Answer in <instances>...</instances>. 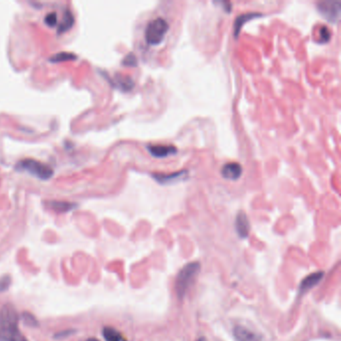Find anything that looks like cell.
<instances>
[{
    "label": "cell",
    "mask_w": 341,
    "mask_h": 341,
    "mask_svg": "<svg viewBox=\"0 0 341 341\" xmlns=\"http://www.w3.org/2000/svg\"><path fill=\"white\" fill-rule=\"evenodd\" d=\"M16 169L27 171L31 175L42 180L49 179L53 175V169L49 165L35 159L21 160L16 164Z\"/></svg>",
    "instance_id": "277c9868"
},
{
    "label": "cell",
    "mask_w": 341,
    "mask_h": 341,
    "mask_svg": "<svg viewBox=\"0 0 341 341\" xmlns=\"http://www.w3.org/2000/svg\"><path fill=\"white\" fill-rule=\"evenodd\" d=\"M235 229L240 238H246L250 231V222L247 215L240 211L235 218Z\"/></svg>",
    "instance_id": "ba28073f"
},
{
    "label": "cell",
    "mask_w": 341,
    "mask_h": 341,
    "mask_svg": "<svg viewBox=\"0 0 341 341\" xmlns=\"http://www.w3.org/2000/svg\"><path fill=\"white\" fill-rule=\"evenodd\" d=\"M331 38V31L327 26H321L318 30V38L317 41L319 43L328 42Z\"/></svg>",
    "instance_id": "ac0fdd59"
},
{
    "label": "cell",
    "mask_w": 341,
    "mask_h": 341,
    "mask_svg": "<svg viewBox=\"0 0 341 341\" xmlns=\"http://www.w3.org/2000/svg\"><path fill=\"white\" fill-rule=\"evenodd\" d=\"M169 30V24L163 17L150 20L145 28V40L150 45L160 44Z\"/></svg>",
    "instance_id": "3957f363"
},
{
    "label": "cell",
    "mask_w": 341,
    "mask_h": 341,
    "mask_svg": "<svg viewBox=\"0 0 341 341\" xmlns=\"http://www.w3.org/2000/svg\"><path fill=\"white\" fill-rule=\"evenodd\" d=\"M147 149L149 153L156 158H164L177 152V148L173 145H163V144H155L148 145Z\"/></svg>",
    "instance_id": "9c48e42d"
},
{
    "label": "cell",
    "mask_w": 341,
    "mask_h": 341,
    "mask_svg": "<svg viewBox=\"0 0 341 341\" xmlns=\"http://www.w3.org/2000/svg\"><path fill=\"white\" fill-rule=\"evenodd\" d=\"M233 335L236 341H262L260 335L241 325L234 327Z\"/></svg>",
    "instance_id": "30bf717a"
},
{
    "label": "cell",
    "mask_w": 341,
    "mask_h": 341,
    "mask_svg": "<svg viewBox=\"0 0 341 341\" xmlns=\"http://www.w3.org/2000/svg\"><path fill=\"white\" fill-rule=\"evenodd\" d=\"M113 86L122 91H129L133 88L134 82L131 77L122 74H116L114 77Z\"/></svg>",
    "instance_id": "4fadbf2b"
},
{
    "label": "cell",
    "mask_w": 341,
    "mask_h": 341,
    "mask_svg": "<svg viewBox=\"0 0 341 341\" xmlns=\"http://www.w3.org/2000/svg\"><path fill=\"white\" fill-rule=\"evenodd\" d=\"M197 341H208V340H207V339H206L205 337H200V338H199V339H198V340Z\"/></svg>",
    "instance_id": "603a6c76"
},
{
    "label": "cell",
    "mask_w": 341,
    "mask_h": 341,
    "mask_svg": "<svg viewBox=\"0 0 341 341\" xmlns=\"http://www.w3.org/2000/svg\"><path fill=\"white\" fill-rule=\"evenodd\" d=\"M19 316L15 307L7 303L0 309V341H28L18 324Z\"/></svg>",
    "instance_id": "6da1fadb"
},
{
    "label": "cell",
    "mask_w": 341,
    "mask_h": 341,
    "mask_svg": "<svg viewBox=\"0 0 341 341\" xmlns=\"http://www.w3.org/2000/svg\"><path fill=\"white\" fill-rule=\"evenodd\" d=\"M86 341H99L98 339H96V338H89V339H87Z\"/></svg>",
    "instance_id": "cb8c5ba5"
},
{
    "label": "cell",
    "mask_w": 341,
    "mask_h": 341,
    "mask_svg": "<svg viewBox=\"0 0 341 341\" xmlns=\"http://www.w3.org/2000/svg\"><path fill=\"white\" fill-rule=\"evenodd\" d=\"M260 16H261V14L260 13H256V12H249V13H245V14H242V15L238 16L236 18V20H235V23H234V36L238 37V35L240 33V30H241V28H242L244 23L248 22L251 19L260 17Z\"/></svg>",
    "instance_id": "7c38bea8"
},
{
    "label": "cell",
    "mask_w": 341,
    "mask_h": 341,
    "mask_svg": "<svg viewBox=\"0 0 341 341\" xmlns=\"http://www.w3.org/2000/svg\"><path fill=\"white\" fill-rule=\"evenodd\" d=\"M73 23H74L73 14L71 13L70 10H66V12L63 16V19L61 20L60 24L58 25V28H57L58 33H63V32L68 31L73 26Z\"/></svg>",
    "instance_id": "5bb4252c"
},
{
    "label": "cell",
    "mask_w": 341,
    "mask_h": 341,
    "mask_svg": "<svg viewBox=\"0 0 341 341\" xmlns=\"http://www.w3.org/2000/svg\"><path fill=\"white\" fill-rule=\"evenodd\" d=\"M49 207L57 212H66L71 210L74 207L73 203L65 201H51L48 203Z\"/></svg>",
    "instance_id": "9a60e30c"
},
{
    "label": "cell",
    "mask_w": 341,
    "mask_h": 341,
    "mask_svg": "<svg viewBox=\"0 0 341 341\" xmlns=\"http://www.w3.org/2000/svg\"><path fill=\"white\" fill-rule=\"evenodd\" d=\"M103 336L106 341H121L122 335L119 331H117L113 327H104L103 328Z\"/></svg>",
    "instance_id": "2e32d148"
},
{
    "label": "cell",
    "mask_w": 341,
    "mask_h": 341,
    "mask_svg": "<svg viewBox=\"0 0 341 341\" xmlns=\"http://www.w3.org/2000/svg\"><path fill=\"white\" fill-rule=\"evenodd\" d=\"M324 276V272L323 271H318V272H314L311 273L310 275L306 276L301 282H300V287H299V293L300 294H304L306 293L308 290L312 289L313 287H315L323 278Z\"/></svg>",
    "instance_id": "52a82bcc"
},
{
    "label": "cell",
    "mask_w": 341,
    "mask_h": 341,
    "mask_svg": "<svg viewBox=\"0 0 341 341\" xmlns=\"http://www.w3.org/2000/svg\"><path fill=\"white\" fill-rule=\"evenodd\" d=\"M320 14L330 22H337L340 18L341 3L339 1H321L317 3Z\"/></svg>",
    "instance_id": "5b68a950"
},
{
    "label": "cell",
    "mask_w": 341,
    "mask_h": 341,
    "mask_svg": "<svg viewBox=\"0 0 341 341\" xmlns=\"http://www.w3.org/2000/svg\"><path fill=\"white\" fill-rule=\"evenodd\" d=\"M10 283H11V278L9 275H4L0 277V293L6 291L8 287L10 286Z\"/></svg>",
    "instance_id": "ffe728a7"
},
{
    "label": "cell",
    "mask_w": 341,
    "mask_h": 341,
    "mask_svg": "<svg viewBox=\"0 0 341 341\" xmlns=\"http://www.w3.org/2000/svg\"><path fill=\"white\" fill-rule=\"evenodd\" d=\"M76 59V55L70 52H60L55 55H53L50 58L51 62H63V61H68V60H73Z\"/></svg>",
    "instance_id": "e0dca14e"
},
{
    "label": "cell",
    "mask_w": 341,
    "mask_h": 341,
    "mask_svg": "<svg viewBox=\"0 0 341 341\" xmlns=\"http://www.w3.org/2000/svg\"><path fill=\"white\" fill-rule=\"evenodd\" d=\"M188 175V171L181 170L168 174H162V173H153L152 177L159 182L160 184H173L175 182L181 181L185 179Z\"/></svg>",
    "instance_id": "8992f818"
},
{
    "label": "cell",
    "mask_w": 341,
    "mask_h": 341,
    "mask_svg": "<svg viewBox=\"0 0 341 341\" xmlns=\"http://www.w3.org/2000/svg\"><path fill=\"white\" fill-rule=\"evenodd\" d=\"M200 271V263L197 261L190 262L183 266L177 274L175 281V291L179 299H183L188 289L195 281Z\"/></svg>",
    "instance_id": "7a4b0ae2"
},
{
    "label": "cell",
    "mask_w": 341,
    "mask_h": 341,
    "mask_svg": "<svg viewBox=\"0 0 341 341\" xmlns=\"http://www.w3.org/2000/svg\"><path fill=\"white\" fill-rule=\"evenodd\" d=\"M242 166L238 162H228L221 168V174L225 179L237 180L242 174Z\"/></svg>",
    "instance_id": "8fae6325"
},
{
    "label": "cell",
    "mask_w": 341,
    "mask_h": 341,
    "mask_svg": "<svg viewBox=\"0 0 341 341\" xmlns=\"http://www.w3.org/2000/svg\"><path fill=\"white\" fill-rule=\"evenodd\" d=\"M44 21H45V23H46L47 25H49V26H51V27L55 26L56 23H57V14H56V12H50V13H48V14L46 15Z\"/></svg>",
    "instance_id": "44dd1931"
},
{
    "label": "cell",
    "mask_w": 341,
    "mask_h": 341,
    "mask_svg": "<svg viewBox=\"0 0 341 341\" xmlns=\"http://www.w3.org/2000/svg\"><path fill=\"white\" fill-rule=\"evenodd\" d=\"M137 63H138V60L133 53L127 54L122 60V64L125 66H137Z\"/></svg>",
    "instance_id": "d6986e66"
},
{
    "label": "cell",
    "mask_w": 341,
    "mask_h": 341,
    "mask_svg": "<svg viewBox=\"0 0 341 341\" xmlns=\"http://www.w3.org/2000/svg\"><path fill=\"white\" fill-rule=\"evenodd\" d=\"M23 318H24V320H25V322L28 324V325H30V326H36L37 325V321H36V319L34 318V316L33 315H31V314H29V313H23Z\"/></svg>",
    "instance_id": "7402d4cb"
}]
</instances>
